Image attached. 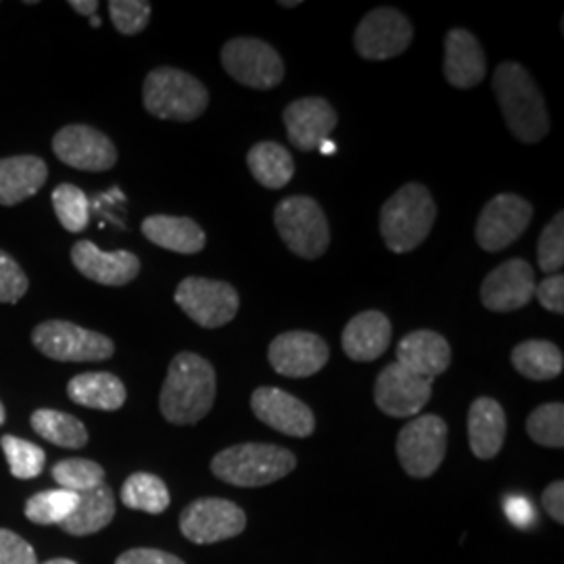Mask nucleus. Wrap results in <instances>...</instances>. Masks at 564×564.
<instances>
[{"mask_svg": "<svg viewBox=\"0 0 564 564\" xmlns=\"http://www.w3.org/2000/svg\"><path fill=\"white\" fill-rule=\"evenodd\" d=\"M216 370L202 356L184 351L167 368L160 395L163 419L172 424L199 423L216 402Z\"/></svg>", "mask_w": 564, "mask_h": 564, "instance_id": "1", "label": "nucleus"}, {"mask_svg": "<svg viewBox=\"0 0 564 564\" xmlns=\"http://www.w3.org/2000/svg\"><path fill=\"white\" fill-rule=\"evenodd\" d=\"M494 90L510 132L524 144L542 141L550 132V118L538 84L523 65L512 61L498 65Z\"/></svg>", "mask_w": 564, "mask_h": 564, "instance_id": "2", "label": "nucleus"}, {"mask_svg": "<svg viewBox=\"0 0 564 564\" xmlns=\"http://www.w3.org/2000/svg\"><path fill=\"white\" fill-rule=\"evenodd\" d=\"M437 220V205L421 182H408L384 202L381 235L387 249L408 253L421 247Z\"/></svg>", "mask_w": 564, "mask_h": 564, "instance_id": "3", "label": "nucleus"}, {"mask_svg": "<svg viewBox=\"0 0 564 564\" xmlns=\"http://www.w3.org/2000/svg\"><path fill=\"white\" fill-rule=\"evenodd\" d=\"M297 458L274 444H239L226 447L212 460V473L235 487H263L293 473Z\"/></svg>", "mask_w": 564, "mask_h": 564, "instance_id": "4", "label": "nucleus"}, {"mask_svg": "<svg viewBox=\"0 0 564 564\" xmlns=\"http://www.w3.org/2000/svg\"><path fill=\"white\" fill-rule=\"evenodd\" d=\"M144 109L160 120L193 121L205 113L209 93L195 76L174 69H153L142 88Z\"/></svg>", "mask_w": 564, "mask_h": 564, "instance_id": "5", "label": "nucleus"}, {"mask_svg": "<svg viewBox=\"0 0 564 564\" xmlns=\"http://www.w3.org/2000/svg\"><path fill=\"white\" fill-rule=\"evenodd\" d=\"M274 224L284 245L303 260H318L330 245L328 220L312 197L282 199L274 209Z\"/></svg>", "mask_w": 564, "mask_h": 564, "instance_id": "6", "label": "nucleus"}, {"mask_svg": "<svg viewBox=\"0 0 564 564\" xmlns=\"http://www.w3.org/2000/svg\"><path fill=\"white\" fill-rule=\"evenodd\" d=\"M32 341L41 354L57 362H101L116 351L109 337L65 321L39 324Z\"/></svg>", "mask_w": 564, "mask_h": 564, "instance_id": "7", "label": "nucleus"}, {"mask_svg": "<svg viewBox=\"0 0 564 564\" xmlns=\"http://www.w3.org/2000/svg\"><path fill=\"white\" fill-rule=\"evenodd\" d=\"M447 452V424L435 414H423L403 426L398 437V458L414 479L433 477Z\"/></svg>", "mask_w": 564, "mask_h": 564, "instance_id": "8", "label": "nucleus"}, {"mask_svg": "<svg viewBox=\"0 0 564 564\" xmlns=\"http://www.w3.org/2000/svg\"><path fill=\"white\" fill-rule=\"evenodd\" d=\"M220 59L232 80L256 90H272L284 80V61L279 51L258 39L226 42Z\"/></svg>", "mask_w": 564, "mask_h": 564, "instance_id": "9", "label": "nucleus"}, {"mask_svg": "<svg viewBox=\"0 0 564 564\" xmlns=\"http://www.w3.org/2000/svg\"><path fill=\"white\" fill-rule=\"evenodd\" d=\"M176 303L182 312L203 328H218L230 323L239 312V293L232 284L188 276L176 289Z\"/></svg>", "mask_w": 564, "mask_h": 564, "instance_id": "10", "label": "nucleus"}, {"mask_svg": "<svg viewBox=\"0 0 564 564\" xmlns=\"http://www.w3.org/2000/svg\"><path fill=\"white\" fill-rule=\"evenodd\" d=\"M247 517L241 506L224 498H202L182 510V535L193 544H218L241 535Z\"/></svg>", "mask_w": 564, "mask_h": 564, "instance_id": "11", "label": "nucleus"}, {"mask_svg": "<svg viewBox=\"0 0 564 564\" xmlns=\"http://www.w3.org/2000/svg\"><path fill=\"white\" fill-rule=\"evenodd\" d=\"M414 36L412 23L391 7L370 11L354 34V46L366 61H387L402 55Z\"/></svg>", "mask_w": 564, "mask_h": 564, "instance_id": "12", "label": "nucleus"}, {"mask_svg": "<svg viewBox=\"0 0 564 564\" xmlns=\"http://www.w3.org/2000/svg\"><path fill=\"white\" fill-rule=\"evenodd\" d=\"M533 220V205L512 193H502L487 203L477 220L479 247L496 253L517 241Z\"/></svg>", "mask_w": 564, "mask_h": 564, "instance_id": "13", "label": "nucleus"}, {"mask_svg": "<svg viewBox=\"0 0 564 564\" xmlns=\"http://www.w3.org/2000/svg\"><path fill=\"white\" fill-rule=\"evenodd\" d=\"M433 379H424L402 364L391 362L375 383V402L391 419H410L423 412L431 400Z\"/></svg>", "mask_w": 564, "mask_h": 564, "instance_id": "14", "label": "nucleus"}, {"mask_svg": "<svg viewBox=\"0 0 564 564\" xmlns=\"http://www.w3.org/2000/svg\"><path fill=\"white\" fill-rule=\"evenodd\" d=\"M53 151L61 162L84 172H105L118 162V149L101 130L90 126H65L53 139Z\"/></svg>", "mask_w": 564, "mask_h": 564, "instance_id": "15", "label": "nucleus"}, {"mask_svg": "<svg viewBox=\"0 0 564 564\" xmlns=\"http://www.w3.org/2000/svg\"><path fill=\"white\" fill-rule=\"evenodd\" d=\"M330 358L323 337L307 330H289L270 343L268 360L272 368L289 379H305L321 372Z\"/></svg>", "mask_w": 564, "mask_h": 564, "instance_id": "16", "label": "nucleus"}, {"mask_svg": "<svg viewBox=\"0 0 564 564\" xmlns=\"http://www.w3.org/2000/svg\"><path fill=\"white\" fill-rule=\"evenodd\" d=\"M251 410L263 424L289 437H310L316 431L314 412L295 395L276 389L260 387L251 395Z\"/></svg>", "mask_w": 564, "mask_h": 564, "instance_id": "17", "label": "nucleus"}, {"mask_svg": "<svg viewBox=\"0 0 564 564\" xmlns=\"http://www.w3.org/2000/svg\"><path fill=\"white\" fill-rule=\"evenodd\" d=\"M535 295V272L524 260L500 263L481 286V302L491 312H514Z\"/></svg>", "mask_w": 564, "mask_h": 564, "instance_id": "18", "label": "nucleus"}, {"mask_svg": "<svg viewBox=\"0 0 564 564\" xmlns=\"http://www.w3.org/2000/svg\"><path fill=\"white\" fill-rule=\"evenodd\" d=\"M289 141L300 151H314L337 126V111L333 105L321 97H307L293 101L282 113Z\"/></svg>", "mask_w": 564, "mask_h": 564, "instance_id": "19", "label": "nucleus"}, {"mask_svg": "<svg viewBox=\"0 0 564 564\" xmlns=\"http://www.w3.org/2000/svg\"><path fill=\"white\" fill-rule=\"evenodd\" d=\"M72 262L88 281L123 286L134 281L141 272V262L130 251H101L95 242L80 241L72 249Z\"/></svg>", "mask_w": 564, "mask_h": 564, "instance_id": "20", "label": "nucleus"}, {"mask_svg": "<svg viewBox=\"0 0 564 564\" xmlns=\"http://www.w3.org/2000/svg\"><path fill=\"white\" fill-rule=\"evenodd\" d=\"M445 80L454 88H473L487 76V61L479 41L463 28L452 30L445 36Z\"/></svg>", "mask_w": 564, "mask_h": 564, "instance_id": "21", "label": "nucleus"}, {"mask_svg": "<svg viewBox=\"0 0 564 564\" xmlns=\"http://www.w3.org/2000/svg\"><path fill=\"white\" fill-rule=\"evenodd\" d=\"M391 323L379 310L356 314L343 330V351L354 362H375L389 349Z\"/></svg>", "mask_w": 564, "mask_h": 564, "instance_id": "22", "label": "nucleus"}, {"mask_svg": "<svg viewBox=\"0 0 564 564\" xmlns=\"http://www.w3.org/2000/svg\"><path fill=\"white\" fill-rule=\"evenodd\" d=\"M395 362L419 377L435 381V377L444 375L452 362V347L444 335L435 330H414L398 345Z\"/></svg>", "mask_w": 564, "mask_h": 564, "instance_id": "23", "label": "nucleus"}, {"mask_svg": "<svg viewBox=\"0 0 564 564\" xmlns=\"http://www.w3.org/2000/svg\"><path fill=\"white\" fill-rule=\"evenodd\" d=\"M506 440V412L500 402L479 398L468 410V444L479 460H491L500 454Z\"/></svg>", "mask_w": 564, "mask_h": 564, "instance_id": "24", "label": "nucleus"}, {"mask_svg": "<svg viewBox=\"0 0 564 564\" xmlns=\"http://www.w3.org/2000/svg\"><path fill=\"white\" fill-rule=\"evenodd\" d=\"M48 178V167L36 155L0 160V205H18L34 197Z\"/></svg>", "mask_w": 564, "mask_h": 564, "instance_id": "25", "label": "nucleus"}, {"mask_svg": "<svg viewBox=\"0 0 564 564\" xmlns=\"http://www.w3.org/2000/svg\"><path fill=\"white\" fill-rule=\"evenodd\" d=\"M142 235L158 247L193 256L199 253L205 247V232L202 226L191 218H176V216H151L142 223Z\"/></svg>", "mask_w": 564, "mask_h": 564, "instance_id": "26", "label": "nucleus"}, {"mask_svg": "<svg viewBox=\"0 0 564 564\" xmlns=\"http://www.w3.org/2000/svg\"><path fill=\"white\" fill-rule=\"evenodd\" d=\"M76 510L59 524L69 535H93L99 533L116 517V496L109 485H99L90 491L78 494Z\"/></svg>", "mask_w": 564, "mask_h": 564, "instance_id": "27", "label": "nucleus"}, {"mask_svg": "<svg viewBox=\"0 0 564 564\" xmlns=\"http://www.w3.org/2000/svg\"><path fill=\"white\" fill-rule=\"evenodd\" d=\"M67 395L84 408L113 412L126 403V387L111 372H84L69 381Z\"/></svg>", "mask_w": 564, "mask_h": 564, "instance_id": "28", "label": "nucleus"}, {"mask_svg": "<svg viewBox=\"0 0 564 564\" xmlns=\"http://www.w3.org/2000/svg\"><path fill=\"white\" fill-rule=\"evenodd\" d=\"M247 165L256 181L272 191L286 186L295 174V163L291 153L279 142L263 141L251 147L247 155Z\"/></svg>", "mask_w": 564, "mask_h": 564, "instance_id": "29", "label": "nucleus"}, {"mask_svg": "<svg viewBox=\"0 0 564 564\" xmlns=\"http://www.w3.org/2000/svg\"><path fill=\"white\" fill-rule=\"evenodd\" d=\"M512 366L529 381H552L563 372V351L542 339L519 343L512 349Z\"/></svg>", "mask_w": 564, "mask_h": 564, "instance_id": "30", "label": "nucleus"}, {"mask_svg": "<svg viewBox=\"0 0 564 564\" xmlns=\"http://www.w3.org/2000/svg\"><path fill=\"white\" fill-rule=\"evenodd\" d=\"M32 426L41 435L42 440L59 447L80 449L88 444V431L86 426L72 414H65L59 410L42 408L32 414Z\"/></svg>", "mask_w": 564, "mask_h": 564, "instance_id": "31", "label": "nucleus"}, {"mask_svg": "<svg viewBox=\"0 0 564 564\" xmlns=\"http://www.w3.org/2000/svg\"><path fill=\"white\" fill-rule=\"evenodd\" d=\"M121 505L147 514H162L170 506L167 485L151 473H134L121 485Z\"/></svg>", "mask_w": 564, "mask_h": 564, "instance_id": "32", "label": "nucleus"}, {"mask_svg": "<svg viewBox=\"0 0 564 564\" xmlns=\"http://www.w3.org/2000/svg\"><path fill=\"white\" fill-rule=\"evenodd\" d=\"M78 498V494L61 487L41 491L25 502V517L36 524H61L76 510Z\"/></svg>", "mask_w": 564, "mask_h": 564, "instance_id": "33", "label": "nucleus"}, {"mask_svg": "<svg viewBox=\"0 0 564 564\" xmlns=\"http://www.w3.org/2000/svg\"><path fill=\"white\" fill-rule=\"evenodd\" d=\"M53 479L61 489L84 494L105 484V470L99 463L86 458H67L53 466Z\"/></svg>", "mask_w": 564, "mask_h": 564, "instance_id": "34", "label": "nucleus"}, {"mask_svg": "<svg viewBox=\"0 0 564 564\" xmlns=\"http://www.w3.org/2000/svg\"><path fill=\"white\" fill-rule=\"evenodd\" d=\"M527 433L535 444L561 449L564 445V405L544 403L527 419Z\"/></svg>", "mask_w": 564, "mask_h": 564, "instance_id": "35", "label": "nucleus"}, {"mask_svg": "<svg viewBox=\"0 0 564 564\" xmlns=\"http://www.w3.org/2000/svg\"><path fill=\"white\" fill-rule=\"evenodd\" d=\"M53 205H55V214L59 218L61 226L67 232H82L88 226L90 205H88V197L78 186L67 182L59 184L53 191Z\"/></svg>", "mask_w": 564, "mask_h": 564, "instance_id": "36", "label": "nucleus"}, {"mask_svg": "<svg viewBox=\"0 0 564 564\" xmlns=\"http://www.w3.org/2000/svg\"><path fill=\"white\" fill-rule=\"evenodd\" d=\"M2 452L7 456V463L11 468V475L18 479H34L39 477L46 463V456L39 445L30 444L20 437L4 435L0 440Z\"/></svg>", "mask_w": 564, "mask_h": 564, "instance_id": "37", "label": "nucleus"}, {"mask_svg": "<svg viewBox=\"0 0 564 564\" xmlns=\"http://www.w3.org/2000/svg\"><path fill=\"white\" fill-rule=\"evenodd\" d=\"M538 260L545 274H558L564 263V214H556L538 242Z\"/></svg>", "mask_w": 564, "mask_h": 564, "instance_id": "38", "label": "nucleus"}, {"mask_svg": "<svg viewBox=\"0 0 564 564\" xmlns=\"http://www.w3.org/2000/svg\"><path fill=\"white\" fill-rule=\"evenodd\" d=\"M109 15L116 30L126 36H134L151 20V4L144 0H111Z\"/></svg>", "mask_w": 564, "mask_h": 564, "instance_id": "39", "label": "nucleus"}, {"mask_svg": "<svg viewBox=\"0 0 564 564\" xmlns=\"http://www.w3.org/2000/svg\"><path fill=\"white\" fill-rule=\"evenodd\" d=\"M28 293V276L20 263L0 251V303H18Z\"/></svg>", "mask_w": 564, "mask_h": 564, "instance_id": "40", "label": "nucleus"}, {"mask_svg": "<svg viewBox=\"0 0 564 564\" xmlns=\"http://www.w3.org/2000/svg\"><path fill=\"white\" fill-rule=\"evenodd\" d=\"M0 564H39L34 547L13 531L0 529Z\"/></svg>", "mask_w": 564, "mask_h": 564, "instance_id": "41", "label": "nucleus"}, {"mask_svg": "<svg viewBox=\"0 0 564 564\" xmlns=\"http://www.w3.org/2000/svg\"><path fill=\"white\" fill-rule=\"evenodd\" d=\"M547 312L558 316L564 314V279L561 274H552L540 284H535V295Z\"/></svg>", "mask_w": 564, "mask_h": 564, "instance_id": "42", "label": "nucleus"}, {"mask_svg": "<svg viewBox=\"0 0 564 564\" xmlns=\"http://www.w3.org/2000/svg\"><path fill=\"white\" fill-rule=\"evenodd\" d=\"M116 564H186L178 556L155 550V547H134L123 552Z\"/></svg>", "mask_w": 564, "mask_h": 564, "instance_id": "43", "label": "nucleus"}, {"mask_svg": "<svg viewBox=\"0 0 564 564\" xmlns=\"http://www.w3.org/2000/svg\"><path fill=\"white\" fill-rule=\"evenodd\" d=\"M505 512L508 521L519 529H529L535 523V508L523 496L506 498Z\"/></svg>", "mask_w": 564, "mask_h": 564, "instance_id": "44", "label": "nucleus"}, {"mask_svg": "<svg viewBox=\"0 0 564 564\" xmlns=\"http://www.w3.org/2000/svg\"><path fill=\"white\" fill-rule=\"evenodd\" d=\"M542 506L545 512L550 514V519H554L556 523H564V484L563 481H554L547 485L542 494Z\"/></svg>", "mask_w": 564, "mask_h": 564, "instance_id": "45", "label": "nucleus"}, {"mask_svg": "<svg viewBox=\"0 0 564 564\" xmlns=\"http://www.w3.org/2000/svg\"><path fill=\"white\" fill-rule=\"evenodd\" d=\"M69 7H72L76 13H80V15H88V18H93V15H97L99 2H97V0H86V2H82V0H72V2H69Z\"/></svg>", "mask_w": 564, "mask_h": 564, "instance_id": "46", "label": "nucleus"}, {"mask_svg": "<svg viewBox=\"0 0 564 564\" xmlns=\"http://www.w3.org/2000/svg\"><path fill=\"white\" fill-rule=\"evenodd\" d=\"M323 153H326V155H330V153H335V144L330 141H324L321 147H318Z\"/></svg>", "mask_w": 564, "mask_h": 564, "instance_id": "47", "label": "nucleus"}, {"mask_svg": "<svg viewBox=\"0 0 564 564\" xmlns=\"http://www.w3.org/2000/svg\"><path fill=\"white\" fill-rule=\"evenodd\" d=\"M279 4H281V7H286V9H293V7H300L302 2H300V0H282Z\"/></svg>", "mask_w": 564, "mask_h": 564, "instance_id": "48", "label": "nucleus"}, {"mask_svg": "<svg viewBox=\"0 0 564 564\" xmlns=\"http://www.w3.org/2000/svg\"><path fill=\"white\" fill-rule=\"evenodd\" d=\"M39 564H76L74 561H69V558H53V561H46V563Z\"/></svg>", "mask_w": 564, "mask_h": 564, "instance_id": "49", "label": "nucleus"}, {"mask_svg": "<svg viewBox=\"0 0 564 564\" xmlns=\"http://www.w3.org/2000/svg\"><path fill=\"white\" fill-rule=\"evenodd\" d=\"M90 23H93V28H99V25H101V20H99L97 15H93V18H90Z\"/></svg>", "mask_w": 564, "mask_h": 564, "instance_id": "50", "label": "nucleus"}, {"mask_svg": "<svg viewBox=\"0 0 564 564\" xmlns=\"http://www.w3.org/2000/svg\"><path fill=\"white\" fill-rule=\"evenodd\" d=\"M4 423V405L0 403V424Z\"/></svg>", "mask_w": 564, "mask_h": 564, "instance_id": "51", "label": "nucleus"}]
</instances>
